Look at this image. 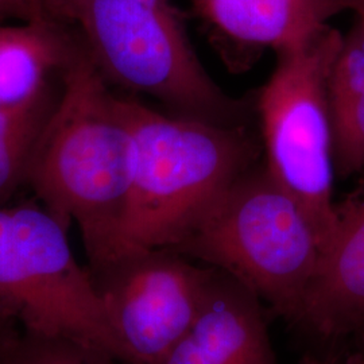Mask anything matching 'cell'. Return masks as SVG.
Instances as JSON below:
<instances>
[{"mask_svg":"<svg viewBox=\"0 0 364 364\" xmlns=\"http://www.w3.org/2000/svg\"><path fill=\"white\" fill-rule=\"evenodd\" d=\"M134 138L122 96L84 50L33 156L27 186L39 203L80 230L88 264L109 259L130 197Z\"/></svg>","mask_w":364,"mask_h":364,"instance_id":"cell-1","label":"cell"},{"mask_svg":"<svg viewBox=\"0 0 364 364\" xmlns=\"http://www.w3.org/2000/svg\"><path fill=\"white\" fill-rule=\"evenodd\" d=\"M122 100L134 166L111 258L131 250H173L213 200L263 156L251 124H215L158 112L130 96Z\"/></svg>","mask_w":364,"mask_h":364,"instance_id":"cell-2","label":"cell"},{"mask_svg":"<svg viewBox=\"0 0 364 364\" xmlns=\"http://www.w3.org/2000/svg\"><path fill=\"white\" fill-rule=\"evenodd\" d=\"M323 250L312 219L264 161L228 185L173 248L232 277L293 321Z\"/></svg>","mask_w":364,"mask_h":364,"instance_id":"cell-3","label":"cell"},{"mask_svg":"<svg viewBox=\"0 0 364 364\" xmlns=\"http://www.w3.org/2000/svg\"><path fill=\"white\" fill-rule=\"evenodd\" d=\"M68 22L109 85L153 97L177 117L252 124L254 95L236 99L210 77L181 11H159L136 0H76Z\"/></svg>","mask_w":364,"mask_h":364,"instance_id":"cell-4","label":"cell"},{"mask_svg":"<svg viewBox=\"0 0 364 364\" xmlns=\"http://www.w3.org/2000/svg\"><path fill=\"white\" fill-rule=\"evenodd\" d=\"M68 228L39 201L0 205V320L76 340L127 364Z\"/></svg>","mask_w":364,"mask_h":364,"instance_id":"cell-5","label":"cell"},{"mask_svg":"<svg viewBox=\"0 0 364 364\" xmlns=\"http://www.w3.org/2000/svg\"><path fill=\"white\" fill-rule=\"evenodd\" d=\"M343 39L338 28L328 26L311 41L277 53L272 76L254 95L264 165L309 215L324 248L336 225L328 78Z\"/></svg>","mask_w":364,"mask_h":364,"instance_id":"cell-6","label":"cell"},{"mask_svg":"<svg viewBox=\"0 0 364 364\" xmlns=\"http://www.w3.org/2000/svg\"><path fill=\"white\" fill-rule=\"evenodd\" d=\"M127 364H159L192 326L215 269L169 248L87 266Z\"/></svg>","mask_w":364,"mask_h":364,"instance_id":"cell-7","label":"cell"},{"mask_svg":"<svg viewBox=\"0 0 364 364\" xmlns=\"http://www.w3.org/2000/svg\"><path fill=\"white\" fill-rule=\"evenodd\" d=\"M215 50L231 72H246L266 50L314 38L346 11L343 0H191Z\"/></svg>","mask_w":364,"mask_h":364,"instance_id":"cell-8","label":"cell"},{"mask_svg":"<svg viewBox=\"0 0 364 364\" xmlns=\"http://www.w3.org/2000/svg\"><path fill=\"white\" fill-rule=\"evenodd\" d=\"M336 203V225L321 254L297 321L324 338L364 329V173Z\"/></svg>","mask_w":364,"mask_h":364,"instance_id":"cell-9","label":"cell"},{"mask_svg":"<svg viewBox=\"0 0 364 364\" xmlns=\"http://www.w3.org/2000/svg\"><path fill=\"white\" fill-rule=\"evenodd\" d=\"M159 364H277L260 299L215 269L192 326Z\"/></svg>","mask_w":364,"mask_h":364,"instance_id":"cell-10","label":"cell"},{"mask_svg":"<svg viewBox=\"0 0 364 364\" xmlns=\"http://www.w3.org/2000/svg\"><path fill=\"white\" fill-rule=\"evenodd\" d=\"M84 50L72 23L55 18L0 25V107L22 105L58 82Z\"/></svg>","mask_w":364,"mask_h":364,"instance_id":"cell-11","label":"cell"},{"mask_svg":"<svg viewBox=\"0 0 364 364\" xmlns=\"http://www.w3.org/2000/svg\"><path fill=\"white\" fill-rule=\"evenodd\" d=\"M336 178L364 173V25L353 22L328 78Z\"/></svg>","mask_w":364,"mask_h":364,"instance_id":"cell-12","label":"cell"},{"mask_svg":"<svg viewBox=\"0 0 364 364\" xmlns=\"http://www.w3.org/2000/svg\"><path fill=\"white\" fill-rule=\"evenodd\" d=\"M63 78L22 105L0 107V205L27 186L37 144L61 93Z\"/></svg>","mask_w":364,"mask_h":364,"instance_id":"cell-13","label":"cell"},{"mask_svg":"<svg viewBox=\"0 0 364 364\" xmlns=\"http://www.w3.org/2000/svg\"><path fill=\"white\" fill-rule=\"evenodd\" d=\"M0 364L124 363L76 340L42 336L15 326L0 336Z\"/></svg>","mask_w":364,"mask_h":364,"instance_id":"cell-14","label":"cell"},{"mask_svg":"<svg viewBox=\"0 0 364 364\" xmlns=\"http://www.w3.org/2000/svg\"><path fill=\"white\" fill-rule=\"evenodd\" d=\"M46 16L68 22V16L76 0H38Z\"/></svg>","mask_w":364,"mask_h":364,"instance_id":"cell-15","label":"cell"},{"mask_svg":"<svg viewBox=\"0 0 364 364\" xmlns=\"http://www.w3.org/2000/svg\"><path fill=\"white\" fill-rule=\"evenodd\" d=\"M11 16L21 19H33L26 7L21 3V0H0V21Z\"/></svg>","mask_w":364,"mask_h":364,"instance_id":"cell-16","label":"cell"},{"mask_svg":"<svg viewBox=\"0 0 364 364\" xmlns=\"http://www.w3.org/2000/svg\"><path fill=\"white\" fill-rule=\"evenodd\" d=\"M139 3H142L144 6L159 10V11H166V13H178L180 10L174 6L173 0H136Z\"/></svg>","mask_w":364,"mask_h":364,"instance_id":"cell-17","label":"cell"},{"mask_svg":"<svg viewBox=\"0 0 364 364\" xmlns=\"http://www.w3.org/2000/svg\"><path fill=\"white\" fill-rule=\"evenodd\" d=\"M346 11H351L355 19L364 25V0H343Z\"/></svg>","mask_w":364,"mask_h":364,"instance_id":"cell-18","label":"cell"},{"mask_svg":"<svg viewBox=\"0 0 364 364\" xmlns=\"http://www.w3.org/2000/svg\"><path fill=\"white\" fill-rule=\"evenodd\" d=\"M21 3L26 7L31 18H48L43 13L38 0H21Z\"/></svg>","mask_w":364,"mask_h":364,"instance_id":"cell-19","label":"cell"},{"mask_svg":"<svg viewBox=\"0 0 364 364\" xmlns=\"http://www.w3.org/2000/svg\"><path fill=\"white\" fill-rule=\"evenodd\" d=\"M14 324H11V323H7V321H1L0 320V336L3 335V333H6L9 329H11L13 328Z\"/></svg>","mask_w":364,"mask_h":364,"instance_id":"cell-20","label":"cell"},{"mask_svg":"<svg viewBox=\"0 0 364 364\" xmlns=\"http://www.w3.org/2000/svg\"><path fill=\"white\" fill-rule=\"evenodd\" d=\"M346 364H364V360H362V359H359L358 356H353L352 359H350L348 362Z\"/></svg>","mask_w":364,"mask_h":364,"instance_id":"cell-21","label":"cell"},{"mask_svg":"<svg viewBox=\"0 0 364 364\" xmlns=\"http://www.w3.org/2000/svg\"><path fill=\"white\" fill-rule=\"evenodd\" d=\"M306 364H328V363H320V362H316V360H312V362H308Z\"/></svg>","mask_w":364,"mask_h":364,"instance_id":"cell-22","label":"cell"},{"mask_svg":"<svg viewBox=\"0 0 364 364\" xmlns=\"http://www.w3.org/2000/svg\"><path fill=\"white\" fill-rule=\"evenodd\" d=\"M359 359H362V360H364V353H360V355H356Z\"/></svg>","mask_w":364,"mask_h":364,"instance_id":"cell-23","label":"cell"}]
</instances>
